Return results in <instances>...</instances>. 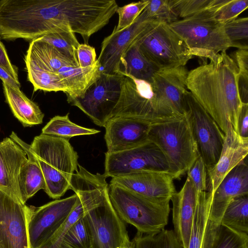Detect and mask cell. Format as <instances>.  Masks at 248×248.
I'll list each match as a JSON object with an SVG mask.
<instances>
[{
    "instance_id": "cb8c5ba5",
    "label": "cell",
    "mask_w": 248,
    "mask_h": 248,
    "mask_svg": "<svg viewBox=\"0 0 248 248\" xmlns=\"http://www.w3.org/2000/svg\"><path fill=\"white\" fill-rule=\"evenodd\" d=\"M25 61L44 71L57 76L59 70L63 67H79L73 60L51 45L37 39L30 42Z\"/></svg>"
},
{
    "instance_id": "d6a6232c",
    "label": "cell",
    "mask_w": 248,
    "mask_h": 248,
    "mask_svg": "<svg viewBox=\"0 0 248 248\" xmlns=\"http://www.w3.org/2000/svg\"><path fill=\"white\" fill-rule=\"evenodd\" d=\"M36 39L51 45L78 65L77 49L79 43L74 32L71 31L54 32L46 34Z\"/></svg>"
},
{
    "instance_id": "f6af8a7d",
    "label": "cell",
    "mask_w": 248,
    "mask_h": 248,
    "mask_svg": "<svg viewBox=\"0 0 248 248\" xmlns=\"http://www.w3.org/2000/svg\"><path fill=\"white\" fill-rule=\"evenodd\" d=\"M238 89L242 103L248 104V77L239 76Z\"/></svg>"
},
{
    "instance_id": "6da1fadb",
    "label": "cell",
    "mask_w": 248,
    "mask_h": 248,
    "mask_svg": "<svg viewBox=\"0 0 248 248\" xmlns=\"http://www.w3.org/2000/svg\"><path fill=\"white\" fill-rule=\"evenodd\" d=\"M209 60V63L188 71L187 89L225 135L230 125L237 132L238 118L243 104L238 89L239 69L226 51Z\"/></svg>"
},
{
    "instance_id": "d4e9b609",
    "label": "cell",
    "mask_w": 248,
    "mask_h": 248,
    "mask_svg": "<svg viewBox=\"0 0 248 248\" xmlns=\"http://www.w3.org/2000/svg\"><path fill=\"white\" fill-rule=\"evenodd\" d=\"M10 138L21 146L26 151L27 161L22 166L18 176V184L21 199L24 203L46 187L43 172L34 155L30 151L28 144L12 132Z\"/></svg>"
},
{
    "instance_id": "2e32d148",
    "label": "cell",
    "mask_w": 248,
    "mask_h": 248,
    "mask_svg": "<svg viewBox=\"0 0 248 248\" xmlns=\"http://www.w3.org/2000/svg\"><path fill=\"white\" fill-rule=\"evenodd\" d=\"M149 20L144 19L140 15L131 26L119 31H113L104 38L97 59L102 72L120 75L121 58Z\"/></svg>"
},
{
    "instance_id": "9c48e42d",
    "label": "cell",
    "mask_w": 248,
    "mask_h": 248,
    "mask_svg": "<svg viewBox=\"0 0 248 248\" xmlns=\"http://www.w3.org/2000/svg\"><path fill=\"white\" fill-rule=\"evenodd\" d=\"M183 100L185 113L190 120L200 156L208 170L219 157L225 135L187 90Z\"/></svg>"
},
{
    "instance_id": "8992f818",
    "label": "cell",
    "mask_w": 248,
    "mask_h": 248,
    "mask_svg": "<svg viewBox=\"0 0 248 248\" xmlns=\"http://www.w3.org/2000/svg\"><path fill=\"white\" fill-rule=\"evenodd\" d=\"M134 41L158 70L184 66L193 57L186 43L164 22L150 20Z\"/></svg>"
},
{
    "instance_id": "b9f144b4",
    "label": "cell",
    "mask_w": 248,
    "mask_h": 248,
    "mask_svg": "<svg viewBox=\"0 0 248 248\" xmlns=\"http://www.w3.org/2000/svg\"><path fill=\"white\" fill-rule=\"evenodd\" d=\"M0 66L4 69L16 81H19L18 68L9 59L4 45L0 40Z\"/></svg>"
},
{
    "instance_id": "7402d4cb",
    "label": "cell",
    "mask_w": 248,
    "mask_h": 248,
    "mask_svg": "<svg viewBox=\"0 0 248 248\" xmlns=\"http://www.w3.org/2000/svg\"><path fill=\"white\" fill-rule=\"evenodd\" d=\"M197 194L188 178L171 196L174 231L183 248H188L197 204Z\"/></svg>"
},
{
    "instance_id": "f546056e",
    "label": "cell",
    "mask_w": 248,
    "mask_h": 248,
    "mask_svg": "<svg viewBox=\"0 0 248 248\" xmlns=\"http://www.w3.org/2000/svg\"><path fill=\"white\" fill-rule=\"evenodd\" d=\"M229 0H171L179 17H192L208 11L217 12Z\"/></svg>"
},
{
    "instance_id": "74e56055",
    "label": "cell",
    "mask_w": 248,
    "mask_h": 248,
    "mask_svg": "<svg viewBox=\"0 0 248 248\" xmlns=\"http://www.w3.org/2000/svg\"><path fill=\"white\" fill-rule=\"evenodd\" d=\"M148 0L133 2L122 7H118L116 13L119 16L118 24L113 30H122L131 26L147 5Z\"/></svg>"
},
{
    "instance_id": "ac0fdd59",
    "label": "cell",
    "mask_w": 248,
    "mask_h": 248,
    "mask_svg": "<svg viewBox=\"0 0 248 248\" xmlns=\"http://www.w3.org/2000/svg\"><path fill=\"white\" fill-rule=\"evenodd\" d=\"M188 73L185 66L159 69L151 82L160 99L178 116L186 114L183 98Z\"/></svg>"
},
{
    "instance_id": "d6986e66",
    "label": "cell",
    "mask_w": 248,
    "mask_h": 248,
    "mask_svg": "<svg viewBox=\"0 0 248 248\" xmlns=\"http://www.w3.org/2000/svg\"><path fill=\"white\" fill-rule=\"evenodd\" d=\"M174 180L168 173L144 171L112 177L110 184L150 198L170 199L176 192Z\"/></svg>"
},
{
    "instance_id": "7c38bea8",
    "label": "cell",
    "mask_w": 248,
    "mask_h": 248,
    "mask_svg": "<svg viewBox=\"0 0 248 248\" xmlns=\"http://www.w3.org/2000/svg\"><path fill=\"white\" fill-rule=\"evenodd\" d=\"M76 194L56 200L39 207H27L28 232L30 248H38L61 227L76 206Z\"/></svg>"
},
{
    "instance_id": "9a60e30c",
    "label": "cell",
    "mask_w": 248,
    "mask_h": 248,
    "mask_svg": "<svg viewBox=\"0 0 248 248\" xmlns=\"http://www.w3.org/2000/svg\"><path fill=\"white\" fill-rule=\"evenodd\" d=\"M151 125L131 118H110L104 127V139L107 152L113 153L127 150L148 142Z\"/></svg>"
},
{
    "instance_id": "60d3db41",
    "label": "cell",
    "mask_w": 248,
    "mask_h": 248,
    "mask_svg": "<svg viewBox=\"0 0 248 248\" xmlns=\"http://www.w3.org/2000/svg\"><path fill=\"white\" fill-rule=\"evenodd\" d=\"M95 48L86 44H79L77 49V58L80 68L93 65L96 62Z\"/></svg>"
},
{
    "instance_id": "e575fe53",
    "label": "cell",
    "mask_w": 248,
    "mask_h": 248,
    "mask_svg": "<svg viewBox=\"0 0 248 248\" xmlns=\"http://www.w3.org/2000/svg\"><path fill=\"white\" fill-rule=\"evenodd\" d=\"M83 217L67 231L59 248H91L89 232Z\"/></svg>"
},
{
    "instance_id": "5bb4252c",
    "label": "cell",
    "mask_w": 248,
    "mask_h": 248,
    "mask_svg": "<svg viewBox=\"0 0 248 248\" xmlns=\"http://www.w3.org/2000/svg\"><path fill=\"white\" fill-rule=\"evenodd\" d=\"M27 207L0 190V248H30Z\"/></svg>"
},
{
    "instance_id": "44dd1931",
    "label": "cell",
    "mask_w": 248,
    "mask_h": 248,
    "mask_svg": "<svg viewBox=\"0 0 248 248\" xmlns=\"http://www.w3.org/2000/svg\"><path fill=\"white\" fill-rule=\"evenodd\" d=\"M27 159L26 151L11 138L0 141V190L22 202L18 179Z\"/></svg>"
},
{
    "instance_id": "5b68a950",
    "label": "cell",
    "mask_w": 248,
    "mask_h": 248,
    "mask_svg": "<svg viewBox=\"0 0 248 248\" xmlns=\"http://www.w3.org/2000/svg\"><path fill=\"white\" fill-rule=\"evenodd\" d=\"M121 75L124 76L121 94L111 117L131 118L153 124L182 116L175 114L160 99L151 82Z\"/></svg>"
},
{
    "instance_id": "7dc6e473",
    "label": "cell",
    "mask_w": 248,
    "mask_h": 248,
    "mask_svg": "<svg viewBox=\"0 0 248 248\" xmlns=\"http://www.w3.org/2000/svg\"><path fill=\"white\" fill-rule=\"evenodd\" d=\"M119 248H135L134 242L130 240L128 233L125 235Z\"/></svg>"
},
{
    "instance_id": "30bf717a",
    "label": "cell",
    "mask_w": 248,
    "mask_h": 248,
    "mask_svg": "<svg viewBox=\"0 0 248 248\" xmlns=\"http://www.w3.org/2000/svg\"><path fill=\"white\" fill-rule=\"evenodd\" d=\"M124 77L101 72L100 78L88 87L82 97L68 103L79 108L96 125L105 127L119 99Z\"/></svg>"
},
{
    "instance_id": "f1b7e54d",
    "label": "cell",
    "mask_w": 248,
    "mask_h": 248,
    "mask_svg": "<svg viewBox=\"0 0 248 248\" xmlns=\"http://www.w3.org/2000/svg\"><path fill=\"white\" fill-rule=\"evenodd\" d=\"M220 224L248 234V195L233 199L227 205Z\"/></svg>"
},
{
    "instance_id": "484cf974",
    "label": "cell",
    "mask_w": 248,
    "mask_h": 248,
    "mask_svg": "<svg viewBox=\"0 0 248 248\" xmlns=\"http://www.w3.org/2000/svg\"><path fill=\"white\" fill-rule=\"evenodd\" d=\"M5 101L14 116L24 127H31L43 123L44 114L39 106L22 92H17L2 82Z\"/></svg>"
},
{
    "instance_id": "d590c367",
    "label": "cell",
    "mask_w": 248,
    "mask_h": 248,
    "mask_svg": "<svg viewBox=\"0 0 248 248\" xmlns=\"http://www.w3.org/2000/svg\"><path fill=\"white\" fill-rule=\"evenodd\" d=\"M231 47L248 49V18L237 17L223 24Z\"/></svg>"
},
{
    "instance_id": "ffe728a7",
    "label": "cell",
    "mask_w": 248,
    "mask_h": 248,
    "mask_svg": "<svg viewBox=\"0 0 248 248\" xmlns=\"http://www.w3.org/2000/svg\"><path fill=\"white\" fill-rule=\"evenodd\" d=\"M245 195H248V166L245 160L227 174L213 193L209 219L220 224L231 201Z\"/></svg>"
},
{
    "instance_id": "603a6c76",
    "label": "cell",
    "mask_w": 248,
    "mask_h": 248,
    "mask_svg": "<svg viewBox=\"0 0 248 248\" xmlns=\"http://www.w3.org/2000/svg\"><path fill=\"white\" fill-rule=\"evenodd\" d=\"M213 194L205 191L197 195L188 248H213L220 224L209 219Z\"/></svg>"
},
{
    "instance_id": "277c9868",
    "label": "cell",
    "mask_w": 248,
    "mask_h": 248,
    "mask_svg": "<svg viewBox=\"0 0 248 248\" xmlns=\"http://www.w3.org/2000/svg\"><path fill=\"white\" fill-rule=\"evenodd\" d=\"M109 197L119 217L138 232L155 234L168 223L170 198L146 197L114 184L109 185Z\"/></svg>"
},
{
    "instance_id": "7bdbcfd3",
    "label": "cell",
    "mask_w": 248,
    "mask_h": 248,
    "mask_svg": "<svg viewBox=\"0 0 248 248\" xmlns=\"http://www.w3.org/2000/svg\"><path fill=\"white\" fill-rule=\"evenodd\" d=\"M231 57L239 69V75L248 77V49H238Z\"/></svg>"
},
{
    "instance_id": "7a4b0ae2",
    "label": "cell",
    "mask_w": 248,
    "mask_h": 248,
    "mask_svg": "<svg viewBox=\"0 0 248 248\" xmlns=\"http://www.w3.org/2000/svg\"><path fill=\"white\" fill-rule=\"evenodd\" d=\"M28 147L43 172L44 191L53 199L62 197L70 189L79 165L78 155L69 140L41 133Z\"/></svg>"
},
{
    "instance_id": "4dcf8cb0",
    "label": "cell",
    "mask_w": 248,
    "mask_h": 248,
    "mask_svg": "<svg viewBox=\"0 0 248 248\" xmlns=\"http://www.w3.org/2000/svg\"><path fill=\"white\" fill-rule=\"evenodd\" d=\"M133 241L135 248H183L173 230L164 229L155 234L138 232Z\"/></svg>"
},
{
    "instance_id": "ba28073f",
    "label": "cell",
    "mask_w": 248,
    "mask_h": 248,
    "mask_svg": "<svg viewBox=\"0 0 248 248\" xmlns=\"http://www.w3.org/2000/svg\"><path fill=\"white\" fill-rule=\"evenodd\" d=\"M108 177L104 174H93L80 165L74 174L70 189L78 197L77 203L58 231L38 248H59L64 236L70 228L91 209L109 195Z\"/></svg>"
},
{
    "instance_id": "ee69618b",
    "label": "cell",
    "mask_w": 248,
    "mask_h": 248,
    "mask_svg": "<svg viewBox=\"0 0 248 248\" xmlns=\"http://www.w3.org/2000/svg\"><path fill=\"white\" fill-rule=\"evenodd\" d=\"M237 133L242 137L248 138V104H243L237 120Z\"/></svg>"
},
{
    "instance_id": "ab89813d",
    "label": "cell",
    "mask_w": 248,
    "mask_h": 248,
    "mask_svg": "<svg viewBox=\"0 0 248 248\" xmlns=\"http://www.w3.org/2000/svg\"><path fill=\"white\" fill-rule=\"evenodd\" d=\"M248 7V0H229L217 12L215 18L221 24L234 19Z\"/></svg>"
},
{
    "instance_id": "3957f363",
    "label": "cell",
    "mask_w": 248,
    "mask_h": 248,
    "mask_svg": "<svg viewBox=\"0 0 248 248\" xmlns=\"http://www.w3.org/2000/svg\"><path fill=\"white\" fill-rule=\"evenodd\" d=\"M148 140L161 151L170 174L180 178L200 156L187 114L150 125Z\"/></svg>"
},
{
    "instance_id": "8fae6325",
    "label": "cell",
    "mask_w": 248,
    "mask_h": 248,
    "mask_svg": "<svg viewBox=\"0 0 248 248\" xmlns=\"http://www.w3.org/2000/svg\"><path fill=\"white\" fill-rule=\"evenodd\" d=\"M104 174L115 177L144 171L170 174L167 161L160 149L150 140L137 147L105 153Z\"/></svg>"
},
{
    "instance_id": "8d00e7d4",
    "label": "cell",
    "mask_w": 248,
    "mask_h": 248,
    "mask_svg": "<svg viewBox=\"0 0 248 248\" xmlns=\"http://www.w3.org/2000/svg\"><path fill=\"white\" fill-rule=\"evenodd\" d=\"M213 248H248V234L220 224Z\"/></svg>"
},
{
    "instance_id": "83f0119b",
    "label": "cell",
    "mask_w": 248,
    "mask_h": 248,
    "mask_svg": "<svg viewBox=\"0 0 248 248\" xmlns=\"http://www.w3.org/2000/svg\"><path fill=\"white\" fill-rule=\"evenodd\" d=\"M100 132L95 129L85 127L71 122L69 113L64 116H54L42 130V134L68 140L78 136L94 135Z\"/></svg>"
},
{
    "instance_id": "836d02e7",
    "label": "cell",
    "mask_w": 248,
    "mask_h": 248,
    "mask_svg": "<svg viewBox=\"0 0 248 248\" xmlns=\"http://www.w3.org/2000/svg\"><path fill=\"white\" fill-rule=\"evenodd\" d=\"M140 15L145 20H152L170 24L178 20L171 0H148Z\"/></svg>"
},
{
    "instance_id": "bcb514c9",
    "label": "cell",
    "mask_w": 248,
    "mask_h": 248,
    "mask_svg": "<svg viewBox=\"0 0 248 248\" xmlns=\"http://www.w3.org/2000/svg\"><path fill=\"white\" fill-rule=\"evenodd\" d=\"M0 78L17 92H21L20 83L16 81L4 69L0 66Z\"/></svg>"
},
{
    "instance_id": "4316f807",
    "label": "cell",
    "mask_w": 248,
    "mask_h": 248,
    "mask_svg": "<svg viewBox=\"0 0 248 248\" xmlns=\"http://www.w3.org/2000/svg\"><path fill=\"white\" fill-rule=\"evenodd\" d=\"M121 73L151 82L154 73L158 70L139 50L134 41L124 52L121 60Z\"/></svg>"
},
{
    "instance_id": "52a82bcc",
    "label": "cell",
    "mask_w": 248,
    "mask_h": 248,
    "mask_svg": "<svg viewBox=\"0 0 248 248\" xmlns=\"http://www.w3.org/2000/svg\"><path fill=\"white\" fill-rule=\"evenodd\" d=\"M216 14L208 11L168 25L186 43L193 56L207 61L231 47L223 24L215 18Z\"/></svg>"
},
{
    "instance_id": "1f68e13d",
    "label": "cell",
    "mask_w": 248,
    "mask_h": 248,
    "mask_svg": "<svg viewBox=\"0 0 248 248\" xmlns=\"http://www.w3.org/2000/svg\"><path fill=\"white\" fill-rule=\"evenodd\" d=\"M25 63L28 78L33 86V92L39 90L47 92L62 91L65 93V88L57 75L44 71L28 62Z\"/></svg>"
},
{
    "instance_id": "e0dca14e",
    "label": "cell",
    "mask_w": 248,
    "mask_h": 248,
    "mask_svg": "<svg viewBox=\"0 0 248 248\" xmlns=\"http://www.w3.org/2000/svg\"><path fill=\"white\" fill-rule=\"evenodd\" d=\"M248 154V138L240 136L230 125L217 163L207 170V191L213 193L227 174L245 160Z\"/></svg>"
},
{
    "instance_id": "4fadbf2b",
    "label": "cell",
    "mask_w": 248,
    "mask_h": 248,
    "mask_svg": "<svg viewBox=\"0 0 248 248\" xmlns=\"http://www.w3.org/2000/svg\"><path fill=\"white\" fill-rule=\"evenodd\" d=\"M83 218L89 232L91 248H119L127 233L124 222L114 210L109 195L89 210Z\"/></svg>"
},
{
    "instance_id": "f35d334b",
    "label": "cell",
    "mask_w": 248,
    "mask_h": 248,
    "mask_svg": "<svg viewBox=\"0 0 248 248\" xmlns=\"http://www.w3.org/2000/svg\"><path fill=\"white\" fill-rule=\"evenodd\" d=\"M186 172L187 178L190 181L197 194L207 191V168L200 156Z\"/></svg>"
}]
</instances>
